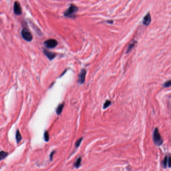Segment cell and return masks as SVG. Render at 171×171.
<instances>
[{"instance_id":"19","label":"cell","mask_w":171,"mask_h":171,"mask_svg":"<svg viewBox=\"0 0 171 171\" xmlns=\"http://www.w3.org/2000/svg\"><path fill=\"white\" fill-rule=\"evenodd\" d=\"M168 166L170 168L171 167V155H170L168 157Z\"/></svg>"},{"instance_id":"1","label":"cell","mask_w":171,"mask_h":171,"mask_svg":"<svg viewBox=\"0 0 171 171\" xmlns=\"http://www.w3.org/2000/svg\"><path fill=\"white\" fill-rule=\"evenodd\" d=\"M152 138L154 144L156 145L160 146L163 144V141L157 128H156L154 131Z\"/></svg>"},{"instance_id":"2","label":"cell","mask_w":171,"mask_h":171,"mask_svg":"<svg viewBox=\"0 0 171 171\" xmlns=\"http://www.w3.org/2000/svg\"><path fill=\"white\" fill-rule=\"evenodd\" d=\"M78 7L71 4L70 7L67 9V10L65 11L64 15L66 17H72V16H74L75 14L78 11Z\"/></svg>"},{"instance_id":"15","label":"cell","mask_w":171,"mask_h":171,"mask_svg":"<svg viewBox=\"0 0 171 171\" xmlns=\"http://www.w3.org/2000/svg\"><path fill=\"white\" fill-rule=\"evenodd\" d=\"M111 105V101L109 100H106L105 102V103L103 105V108L105 109L107 107H108L109 105Z\"/></svg>"},{"instance_id":"14","label":"cell","mask_w":171,"mask_h":171,"mask_svg":"<svg viewBox=\"0 0 171 171\" xmlns=\"http://www.w3.org/2000/svg\"><path fill=\"white\" fill-rule=\"evenodd\" d=\"M168 157L166 156L163 161V165L164 168H165L168 166Z\"/></svg>"},{"instance_id":"21","label":"cell","mask_w":171,"mask_h":171,"mask_svg":"<svg viewBox=\"0 0 171 171\" xmlns=\"http://www.w3.org/2000/svg\"><path fill=\"white\" fill-rule=\"evenodd\" d=\"M107 23H111V24H112V23H113V21H107Z\"/></svg>"},{"instance_id":"16","label":"cell","mask_w":171,"mask_h":171,"mask_svg":"<svg viewBox=\"0 0 171 171\" xmlns=\"http://www.w3.org/2000/svg\"><path fill=\"white\" fill-rule=\"evenodd\" d=\"M44 139H45V141L46 142L49 141V135L48 132H47V131L45 132V133H44Z\"/></svg>"},{"instance_id":"3","label":"cell","mask_w":171,"mask_h":171,"mask_svg":"<svg viewBox=\"0 0 171 171\" xmlns=\"http://www.w3.org/2000/svg\"><path fill=\"white\" fill-rule=\"evenodd\" d=\"M21 35L23 38L28 42H30L33 39V36L31 33L28 29L25 28H24L22 30Z\"/></svg>"},{"instance_id":"8","label":"cell","mask_w":171,"mask_h":171,"mask_svg":"<svg viewBox=\"0 0 171 171\" xmlns=\"http://www.w3.org/2000/svg\"><path fill=\"white\" fill-rule=\"evenodd\" d=\"M44 53L45 54V55H46V56L48 58V59L50 60L53 59L55 56H56V54L54 53L48 51V50H47L46 49L44 50Z\"/></svg>"},{"instance_id":"17","label":"cell","mask_w":171,"mask_h":171,"mask_svg":"<svg viewBox=\"0 0 171 171\" xmlns=\"http://www.w3.org/2000/svg\"><path fill=\"white\" fill-rule=\"evenodd\" d=\"M82 138H79L76 141V142L75 143V147L76 148H78L79 146L80 145V144H81V142H82Z\"/></svg>"},{"instance_id":"6","label":"cell","mask_w":171,"mask_h":171,"mask_svg":"<svg viewBox=\"0 0 171 171\" xmlns=\"http://www.w3.org/2000/svg\"><path fill=\"white\" fill-rule=\"evenodd\" d=\"M14 12L15 14L17 15H20L22 14V9L19 3L18 2H15L14 3Z\"/></svg>"},{"instance_id":"12","label":"cell","mask_w":171,"mask_h":171,"mask_svg":"<svg viewBox=\"0 0 171 171\" xmlns=\"http://www.w3.org/2000/svg\"><path fill=\"white\" fill-rule=\"evenodd\" d=\"M8 155V153L7 152L3 151H1V153H0V159H1V160H2L4 159L5 158H6Z\"/></svg>"},{"instance_id":"9","label":"cell","mask_w":171,"mask_h":171,"mask_svg":"<svg viewBox=\"0 0 171 171\" xmlns=\"http://www.w3.org/2000/svg\"><path fill=\"white\" fill-rule=\"evenodd\" d=\"M64 103H63V104H61V105H60L58 106V107L57 108V109H56V113H57V114H58V115H59V114H60L61 113V112H62V110H63V107H64Z\"/></svg>"},{"instance_id":"5","label":"cell","mask_w":171,"mask_h":171,"mask_svg":"<svg viewBox=\"0 0 171 171\" xmlns=\"http://www.w3.org/2000/svg\"><path fill=\"white\" fill-rule=\"evenodd\" d=\"M86 71L85 69H83L81 70L80 73L78 75V82L80 84H83L86 80Z\"/></svg>"},{"instance_id":"13","label":"cell","mask_w":171,"mask_h":171,"mask_svg":"<svg viewBox=\"0 0 171 171\" xmlns=\"http://www.w3.org/2000/svg\"><path fill=\"white\" fill-rule=\"evenodd\" d=\"M136 43V41L135 42H132L131 44H130V45L129 46V47L127 48V51H126V53H129L130 51H131L132 50V49L133 48V47L135 46V43Z\"/></svg>"},{"instance_id":"20","label":"cell","mask_w":171,"mask_h":171,"mask_svg":"<svg viewBox=\"0 0 171 171\" xmlns=\"http://www.w3.org/2000/svg\"><path fill=\"white\" fill-rule=\"evenodd\" d=\"M55 153V151H53L51 153V154H50V161H52L53 160V156H54V154Z\"/></svg>"},{"instance_id":"18","label":"cell","mask_w":171,"mask_h":171,"mask_svg":"<svg viewBox=\"0 0 171 171\" xmlns=\"http://www.w3.org/2000/svg\"><path fill=\"white\" fill-rule=\"evenodd\" d=\"M163 86L164 87H169L170 86H171V80H169L166 82Z\"/></svg>"},{"instance_id":"7","label":"cell","mask_w":171,"mask_h":171,"mask_svg":"<svg viewBox=\"0 0 171 171\" xmlns=\"http://www.w3.org/2000/svg\"><path fill=\"white\" fill-rule=\"evenodd\" d=\"M151 22V16L150 14L148 13L146 14L143 20V24L145 25H149Z\"/></svg>"},{"instance_id":"11","label":"cell","mask_w":171,"mask_h":171,"mask_svg":"<svg viewBox=\"0 0 171 171\" xmlns=\"http://www.w3.org/2000/svg\"><path fill=\"white\" fill-rule=\"evenodd\" d=\"M81 160H82V158H81V157H79L77 160L74 163V167L76 168H78L80 166V165L81 164Z\"/></svg>"},{"instance_id":"10","label":"cell","mask_w":171,"mask_h":171,"mask_svg":"<svg viewBox=\"0 0 171 171\" xmlns=\"http://www.w3.org/2000/svg\"><path fill=\"white\" fill-rule=\"evenodd\" d=\"M16 141H17V143L18 144L19 143V142H21V139H22V136L21 135L20 132L19 131V130H17V131L16 132Z\"/></svg>"},{"instance_id":"4","label":"cell","mask_w":171,"mask_h":171,"mask_svg":"<svg viewBox=\"0 0 171 171\" xmlns=\"http://www.w3.org/2000/svg\"><path fill=\"white\" fill-rule=\"evenodd\" d=\"M58 44V42L57 40L53 39H50L47 40L44 43V45L48 48L52 49L56 47Z\"/></svg>"}]
</instances>
